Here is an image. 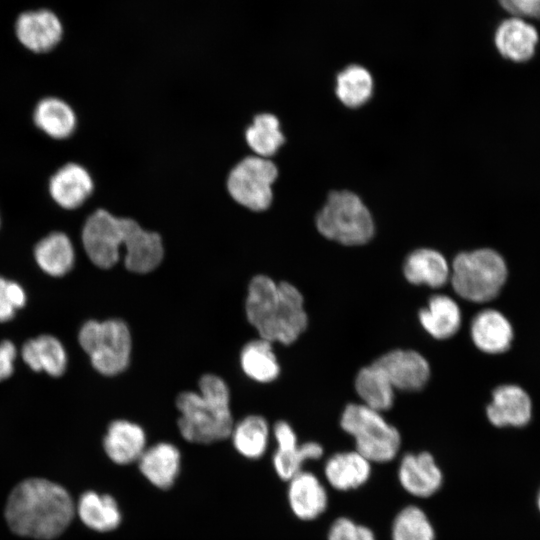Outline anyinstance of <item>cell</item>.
I'll return each instance as SVG.
<instances>
[{
	"label": "cell",
	"instance_id": "cell-1",
	"mask_svg": "<svg viewBox=\"0 0 540 540\" xmlns=\"http://www.w3.org/2000/svg\"><path fill=\"white\" fill-rule=\"evenodd\" d=\"M75 507L68 492L45 479H28L11 492L5 508L10 529L21 536L52 539L70 524Z\"/></svg>",
	"mask_w": 540,
	"mask_h": 540
},
{
	"label": "cell",
	"instance_id": "cell-2",
	"mask_svg": "<svg viewBox=\"0 0 540 540\" xmlns=\"http://www.w3.org/2000/svg\"><path fill=\"white\" fill-rule=\"evenodd\" d=\"M245 311L260 338L283 345L294 343L308 326L301 292L289 282H275L265 275L253 277L248 286Z\"/></svg>",
	"mask_w": 540,
	"mask_h": 540
},
{
	"label": "cell",
	"instance_id": "cell-3",
	"mask_svg": "<svg viewBox=\"0 0 540 540\" xmlns=\"http://www.w3.org/2000/svg\"><path fill=\"white\" fill-rule=\"evenodd\" d=\"M178 428L188 442L211 444L230 437L234 423L230 409V391L226 382L214 374L199 380V391L178 395Z\"/></svg>",
	"mask_w": 540,
	"mask_h": 540
},
{
	"label": "cell",
	"instance_id": "cell-4",
	"mask_svg": "<svg viewBox=\"0 0 540 540\" xmlns=\"http://www.w3.org/2000/svg\"><path fill=\"white\" fill-rule=\"evenodd\" d=\"M450 268L452 289L460 298L473 303H485L496 298L509 274L505 257L489 246L457 253Z\"/></svg>",
	"mask_w": 540,
	"mask_h": 540
},
{
	"label": "cell",
	"instance_id": "cell-5",
	"mask_svg": "<svg viewBox=\"0 0 540 540\" xmlns=\"http://www.w3.org/2000/svg\"><path fill=\"white\" fill-rule=\"evenodd\" d=\"M315 226L321 236L344 246L367 244L375 235L374 217L355 192L332 190L317 212Z\"/></svg>",
	"mask_w": 540,
	"mask_h": 540
},
{
	"label": "cell",
	"instance_id": "cell-6",
	"mask_svg": "<svg viewBox=\"0 0 540 540\" xmlns=\"http://www.w3.org/2000/svg\"><path fill=\"white\" fill-rule=\"evenodd\" d=\"M340 427L353 438L355 450L372 464L391 462L399 454L400 432L382 412L362 403H349L341 414Z\"/></svg>",
	"mask_w": 540,
	"mask_h": 540
},
{
	"label": "cell",
	"instance_id": "cell-7",
	"mask_svg": "<svg viewBox=\"0 0 540 540\" xmlns=\"http://www.w3.org/2000/svg\"><path fill=\"white\" fill-rule=\"evenodd\" d=\"M79 343L93 367L105 376L123 372L130 362L132 337L120 319L90 320L79 331Z\"/></svg>",
	"mask_w": 540,
	"mask_h": 540
},
{
	"label": "cell",
	"instance_id": "cell-8",
	"mask_svg": "<svg viewBox=\"0 0 540 540\" xmlns=\"http://www.w3.org/2000/svg\"><path fill=\"white\" fill-rule=\"evenodd\" d=\"M277 177L278 168L271 160L248 156L229 173L227 189L242 206L256 212L264 211L272 203V185Z\"/></svg>",
	"mask_w": 540,
	"mask_h": 540
},
{
	"label": "cell",
	"instance_id": "cell-9",
	"mask_svg": "<svg viewBox=\"0 0 540 540\" xmlns=\"http://www.w3.org/2000/svg\"><path fill=\"white\" fill-rule=\"evenodd\" d=\"M125 236V218L99 209L86 220L82 243L89 259L99 268L113 267L120 258Z\"/></svg>",
	"mask_w": 540,
	"mask_h": 540
},
{
	"label": "cell",
	"instance_id": "cell-10",
	"mask_svg": "<svg viewBox=\"0 0 540 540\" xmlns=\"http://www.w3.org/2000/svg\"><path fill=\"white\" fill-rule=\"evenodd\" d=\"M373 363L385 374L395 390L416 392L423 389L431 376L428 360L411 349H394Z\"/></svg>",
	"mask_w": 540,
	"mask_h": 540
},
{
	"label": "cell",
	"instance_id": "cell-11",
	"mask_svg": "<svg viewBox=\"0 0 540 540\" xmlns=\"http://www.w3.org/2000/svg\"><path fill=\"white\" fill-rule=\"evenodd\" d=\"M397 479L407 494L418 499L434 496L444 484L443 471L428 451L404 454L397 467Z\"/></svg>",
	"mask_w": 540,
	"mask_h": 540
},
{
	"label": "cell",
	"instance_id": "cell-12",
	"mask_svg": "<svg viewBox=\"0 0 540 540\" xmlns=\"http://www.w3.org/2000/svg\"><path fill=\"white\" fill-rule=\"evenodd\" d=\"M288 482L287 500L292 514L301 521H314L328 509L329 493L315 473L303 470Z\"/></svg>",
	"mask_w": 540,
	"mask_h": 540
},
{
	"label": "cell",
	"instance_id": "cell-13",
	"mask_svg": "<svg viewBox=\"0 0 540 540\" xmlns=\"http://www.w3.org/2000/svg\"><path fill=\"white\" fill-rule=\"evenodd\" d=\"M538 42L536 28L516 16L503 20L494 34V46L499 56L517 65L533 60Z\"/></svg>",
	"mask_w": 540,
	"mask_h": 540
},
{
	"label": "cell",
	"instance_id": "cell-14",
	"mask_svg": "<svg viewBox=\"0 0 540 540\" xmlns=\"http://www.w3.org/2000/svg\"><path fill=\"white\" fill-rule=\"evenodd\" d=\"M125 267L134 273L153 271L163 259L164 249L159 234L144 230L135 220L125 218Z\"/></svg>",
	"mask_w": 540,
	"mask_h": 540
},
{
	"label": "cell",
	"instance_id": "cell-15",
	"mask_svg": "<svg viewBox=\"0 0 540 540\" xmlns=\"http://www.w3.org/2000/svg\"><path fill=\"white\" fill-rule=\"evenodd\" d=\"M486 416L495 427H523L532 417V401L528 393L515 384L496 387L486 406Z\"/></svg>",
	"mask_w": 540,
	"mask_h": 540
},
{
	"label": "cell",
	"instance_id": "cell-16",
	"mask_svg": "<svg viewBox=\"0 0 540 540\" xmlns=\"http://www.w3.org/2000/svg\"><path fill=\"white\" fill-rule=\"evenodd\" d=\"M372 476V463L354 450L330 455L323 465L324 482L339 492L357 490Z\"/></svg>",
	"mask_w": 540,
	"mask_h": 540
},
{
	"label": "cell",
	"instance_id": "cell-17",
	"mask_svg": "<svg viewBox=\"0 0 540 540\" xmlns=\"http://www.w3.org/2000/svg\"><path fill=\"white\" fill-rule=\"evenodd\" d=\"M474 346L485 354H502L510 349L514 331L511 322L500 311L486 308L479 311L470 324Z\"/></svg>",
	"mask_w": 540,
	"mask_h": 540
},
{
	"label": "cell",
	"instance_id": "cell-18",
	"mask_svg": "<svg viewBox=\"0 0 540 540\" xmlns=\"http://www.w3.org/2000/svg\"><path fill=\"white\" fill-rule=\"evenodd\" d=\"M450 263L442 252L421 247L411 251L403 262L404 278L413 285L438 289L449 283Z\"/></svg>",
	"mask_w": 540,
	"mask_h": 540
},
{
	"label": "cell",
	"instance_id": "cell-19",
	"mask_svg": "<svg viewBox=\"0 0 540 540\" xmlns=\"http://www.w3.org/2000/svg\"><path fill=\"white\" fill-rule=\"evenodd\" d=\"M143 477L158 489L171 488L181 469V453L169 442H158L147 447L137 461Z\"/></svg>",
	"mask_w": 540,
	"mask_h": 540
},
{
	"label": "cell",
	"instance_id": "cell-20",
	"mask_svg": "<svg viewBox=\"0 0 540 540\" xmlns=\"http://www.w3.org/2000/svg\"><path fill=\"white\" fill-rule=\"evenodd\" d=\"M104 450L118 465L137 462L147 448L145 431L128 420H115L109 425L103 440Z\"/></svg>",
	"mask_w": 540,
	"mask_h": 540
},
{
	"label": "cell",
	"instance_id": "cell-21",
	"mask_svg": "<svg viewBox=\"0 0 540 540\" xmlns=\"http://www.w3.org/2000/svg\"><path fill=\"white\" fill-rule=\"evenodd\" d=\"M16 33L28 49L37 53L47 52L60 41L62 25L51 11L26 12L17 19Z\"/></svg>",
	"mask_w": 540,
	"mask_h": 540
},
{
	"label": "cell",
	"instance_id": "cell-22",
	"mask_svg": "<svg viewBox=\"0 0 540 540\" xmlns=\"http://www.w3.org/2000/svg\"><path fill=\"white\" fill-rule=\"evenodd\" d=\"M93 187L89 172L76 163L62 166L49 182L51 197L65 209L81 206L91 195Z\"/></svg>",
	"mask_w": 540,
	"mask_h": 540
},
{
	"label": "cell",
	"instance_id": "cell-23",
	"mask_svg": "<svg viewBox=\"0 0 540 540\" xmlns=\"http://www.w3.org/2000/svg\"><path fill=\"white\" fill-rule=\"evenodd\" d=\"M422 328L434 339L447 340L453 337L462 324V313L458 303L445 294L431 296L418 313Z\"/></svg>",
	"mask_w": 540,
	"mask_h": 540
},
{
	"label": "cell",
	"instance_id": "cell-24",
	"mask_svg": "<svg viewBox=\"0 0 540 540\" xmlns=\"http://www.w3.org/2000/svg\"><path fill=\"white\" fill-rule=\"evenodd\" d=\"M374 91V77L370 70L361 64H349L335 77V96L346 108L359 109L365 106Z\"/></svg>",
	"mask_w": 540,
	"mask_h": 540
},
{
	"label": "cell",
	"instance_id": "cell-25",
	"mask_svg": "<svg viewBox=\"0 0 540 540\" xmlns=\"http://www.w3.org/2000/svg\"><path fill=\"white\" fill-rule=\"evenodd\" d=\"M21 356L32 370L44 371L54 377L62 375L67 365L65 348L51 335L28 340L22 347Z\"/></svg>",
	"mask_w": 540,
	"mask_h": 540
},
{
	"label": "cell",
	"instance_id": "cell-26",
	"mask_svg": "<svg viewBox=\"0 0 540 540\" xmlns=\"http://www.w3.org/2000/svg\"><path fill=\"white\" fill-rule=\"evenodd\" d=\"M77 512L87 527L98 532L112 531L122 520L117 501L111 495L95 491H86L81 495Z\"/></svg>",
	"mask_w": 540,
	"mask_h": 540
},
{
	"label": "cell",
	"instance_id": "cell-27",
	"mask_svg": "<svg viewBox=\"0 0 540 540\" xmlns=\"http://www.w3.org/2000/svg\"><path fill=\"white\" fill-rule=\"evenodd\" d=\"M34 257L45 273L59 277L65 275L73 267L75 252L66 234L53 232L37 243Z\"/></svg>",
	"mask_w": 540,
	"mask_h": 540
},
{
	"label": "cell",
	"instance_id": "cell-28",
	"mask_svg": "<svg viewBox=\"0 0 540 540\" xmlns=\"http://www.w3.org/2000/svg\"><path fill=\"white\" fill-rule=\"evenodd\" d=\"M354 387L361 403L374 410L384 412L394 404L396 390L373 362L358 371Z\"/></svg>",
	"mask_w": 540,
	"mask_h": 540
},
{
	"label": "cell",
	"instance_id": "cell-29",
	"mask_svg": "<svg viewBox=\"0 0 540 540\" xmlns=\"http://www.w3.org/2000/svg\"><path fill=\"white\" fill-rule=\"evenodd\" d=\"M240 365L250 379L268 383L280 374V366L272 343L259 338L248 342L240 353Z\"/></svg>",
	"mask_w": 540,
	"mask_h": 540
},
{
	"label": "cell",
	"instance_id": "cell-30",
	"mask_svg": "<svg viewBox=\"0 0 540 540\" xmlns=\"http://www.w3.org/2000/svg\"><path fill=\"white\" fill-rule=\"evenodd\" d=\"M33 118L37 127L54 139L69 137L76 127V115L72 108L55 97L40 100Z\"/></svg>",
	"mask_w": 540,
	"mask_h": 540
},
{
	"label": "cell",
	"instance_id": "cell-31",
	"mask_svg": "<svg viewBox=\"0 0 540 540\" xmlns=\"http://www.w3.org/2000/svg\"><path fill=\"white\" fill-rule=\"evenodd\" d=\"M236 451L247 459L261 458L268 447L270 429L265 418L249 415L233 426L231 435Z\"/></svg>",
	"mask_w": 540,
	"mask_h": 540
},
{
	"label": "cell",
	"instance_id": "cell-32",
	"mask_svg": "<svg viewBox=\"0 0 540 540\" xmlns=\"http://www.w3.org/2000/svg\"><path fill=\"white\" fill-rule=\"evenodd\" d=\"M391 540H437L433 522L426 511L416 505L402 507L390 526Z\"/></svg>",
	"mask_w": 540,
	"mask_h": 540
},
{
	"label": "cell",
	"instance_id": "cell-33",
	"mask_svg": "<svg viewBox=\"0 0 540 540\" xmlns=\"http://www.w3.org/2000/svg\"><path fill=\"white\" fill-rule=\"evenodd\" d=\"M245 138L248 146L263 158L275 155L285 142L279 119L270 113L255 116Z\"/></svg>",
	"mask_w": 540,
	"mask_h": 540
},
{
	"label": "cell",
	"instance_id": "cell-34",
	"mask_svg": "<svg viewBox=\"0 0 540 540\" xmlns=\"http://www.w3.org/2000/svg\"><path fill=\"white\" fill-rule=\"evenodd\" d=\"M323 455L324 448L320 443L307 441L292 450H276L272 457V465L277 476L287 482L303 471L306 462L317 461Z\"/></svg>",
	"mask_w": 540,
	"mask_h": 540
},
{
	"label": "cell",
	"instance_id": "cell-35",
	"mask_svg": "<svg viewBox=\"0 0 540 540\" xmlns=\"http://www.w3.org/2000/svg\"><path fill=\"white\" fill-rule=\"evenodd\" d=\"M326 540H377V536L368 525L340 516L331 522Z\"/></svg>",
	"mask_w": 540,
	"mask_h": 540
},
{
	"label": "cell",
	"instance_id": "cell-36",
	"mask_svg": "<svg viewBox=\"0 0 540 540\" xmlns=\"http://www.w3.org/2000/svg\"><path fill=\"white\" fill-rule=\"evenodd\" d=\"M26 303L24 289L16 282L0 277V322H7L15 315L16 309Z\"/></svg>",
	"mask_w": 540,
	"mask_h": 540
},
{
	"label": "cell",
	"instance_id": "cell-37",
	"mask_svg": "<svg viewBox=\"0 0 540 540\" xmlns=\"http://www.w3.org/2000/svg\"><path fill=\"white\" fill-rule=\"evenodd\" d=\"M513 16L540 18V0H498Z\"/></svg>",
	"mask_w": 540,
	"mask_h": 540
},
{
	"label": "cell",
	"instance_id": "cell-38",
	"mask_svg": "<svg viewBox=\"0 0 540 540\" xmlns=\"http://www.w3.org/2000/svg\"><path fill=\"white\" fill-rule=\"evenodd\" d=\"M273 436L276 441L279 451H288L295 449L298 445V438L291 427V425L285 421H278L273 427Z\"/></svg>",
	"mask_w": 540,
	"mask_h": 540
},
{
	"label": "cell",
	"instance_id": "cell-39",
	"mask_svg": "<svg viewBox=\"0 0 540 540\" xmlns=\"http://www.w3.org/2000/svg\"><path fill=\"white\" fill-rule=\"evenodd\" d=\"M16 353V348L11 341L5 340L0 343V381L12 374Z\"/></svg>",
	"mask_w": 540,
	"mask_h": 540
},
{
	"label": "cell",
	"instance_id": "cell-40",
	"mask_svg": "<svg viewBox=\"0 0 540 540\" xmlns=\"http://www.w3.org/2000/svg\"><path fill=\"white\" fill-rule=\"evenodd\" d=\"M537 504H538V508H539V510H540V492H539V495H538Z\"/></svg>",
	"mask_w": 540,
	"mask_h": 540
}]
</instances>
